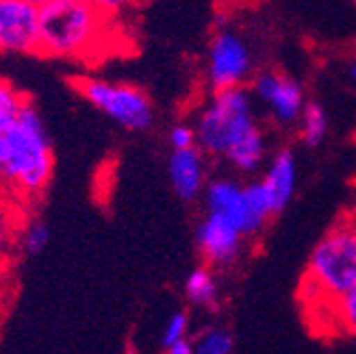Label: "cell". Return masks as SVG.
I'll list each match as a JSON object with an SVG mask.
<instances>
[{
    "label": "cell",
    "mask_w": 356,
    "mask_h": 354,
    "mask_svg": "<svg viewBox=\"0 0 356 354\" xmlns=\"http://www.w3.org/2000/svg\"><path fill=\"white\" fill-rule=\"evenodd\" d=\"M207 170L204 156L198 146L174 150L170 156V181L174 191L183 200H193L204 187Z\"/></svg>",
    "instance_id": "obj_12"
},
{
    "label": "cell",
    "mask_w": 356,
    "mask_h": 354,
    "mask_svg": "<svg viewBox=\"0 0 356 354\" xmlns=\"http://www.w3.org/2000/svg\"><path fill=\"white\" fill-rule=\"evenodd\" d=\"M74 90L98 111L122 124L124 129L146 131L152 124V102L148 94L135 85L83 77L74 81Z\"/></svg>",
    "instance_id": "obj_5"
},
{
    "label": "cell",
    "mask_w": 356,
    "mask_h": 354,
    "mask_svg": "<svg viewBox=\"0 0 356 354\" xmlns=\"http://www.w3.org/2000/svg\"><path fill=\"white\" fill-rule=\"evenodd\" d=\"M55 170L50 139L38 107L29 102L7 131L0 133V187L15 198H38Z\"/></svg>",
    "instance_id": "obj_1"
},
{
    "label": "cell",
    "mask_w": 356,
    "mask_h": 354,
    "mask_svg": "<svg viewBox=\"0 0 356 354\" xmlns=\"http://www.w3.org/2000/svg\"><path fill=\"white\" fill-rule=\"evenodd\" d=\"M185 337H189V317H187V313L178 311L168 320L161 344H163V348H170L174 341L185 339Z\"/></svg>",
    "instance_id": "obj_21"
},
{
    "label": "cell",
    "mask_w": 356,
    "mask_h": 354,
    "mask_svg": "<svg viewBox=\"0 0 356 354\" xmlns=\"http://www.w3.org/2000/svg\"><path fill=\"white\" fill-rule=\"evenodd\" d=\"M356 285V218L343 220L317 241L307 263V298L322 307Z\"/></svg>",
    "instance_id": "obj_3"
},
{
    "label": "cell",
    "mask_w": 356,
    "mask_h": 354,
    "mask_svg": "<svg viewBox=\"0 0 356 354\" xmlns=\"http://www.w3.org/2000/svg\"><path fill=\"white\" fill-rule=\"evenodd\" d=\"M350 74H352V79L356 81V63H354V65L350 67Z\"/></svg>",
    "instance_id": "obj_27"
},
{
    "label": "cell",
    "mask_w": 356,
    "mask_h": 354,
    "mask_svg": "<svg viewBox=\"0 0 356 354\" xmlns=\"http://www.w3.org/2000/svg\"><path fill=\"white\" fill-rule=\"evenodd\" d=\"M7 282H9L7 261H5V259H0V298H3V293H5V287H7Z\"/></svg>",
    "instance_id": "obj_25"
},
{
    "label": "cell",
    "mask_w": 356,
    "mask_h": 354,
    "mask_svg": "<svg viewBox=\"0 0 356 354\" xmlns=\"http://www.w3.org/2000/svg\"><path fill=\"white\" fill-rule=\"evenodd\" d=\"M185 296L193 307L216 309L218 305V282L209 268H195L185 280Z\"/></svg>",
    "instance_id": "obj_14"
},
{
    "label": "cell",
    "mask_w": 356,
    "mask_h": 354,
    "mask_svg": "<svg viewBox=\"0 0 356 354\" xmlns=\"http://www.w3.org/2000/svg\"><path fill=\"white\" fill-rule=\"evenodd\" d=\"M298 122H300V137L309 148L322 144L328 133V118H326L324 107H319L317 102L305 104Z\"/></svg>",
    "instance_id": "obj_15"
},
{
    "label": "cell",
    "mask_w": 356,
    "mask_h": 354,
    "mask_svg": "<svg viewBox=\"0 0 356 354\" xmlns=\"http://www.w3.org/2000/svg\"><path fill=\"white\" fill-rule=\"evenodd\" d=\"M267 196H270L274 216L280 214V211L287 207L296 193V185H298V168H296V156L289 148L278 150L270 166L265 170V176L261 179Z\"/></svg>",
    "instance_id": "obj_11"
},
{
    "label": "cell",
    "mask_w": 356,
    "mask_h": 354,
    "mask_svg": "<svg viewBox=\"0 0 356 354\" xmlns=\"http://www.w3.org/2000/svg\"><path fill=\"white\" fill-rule=\"evenodd\" d=\"M265 152H267L265 135H263L261 127H257V129H252L250 133H248L245 137H241L224 156L228 159V163L233 166V168H237L239 172L252 174L265 161Z\"/></svg>",
    "instance_id": "obj_13"
},
{
    "label": "cell",
    "mask_w": 356,
    "mask_h": 354,
    "mask_svg": "<svg viewBox=\"0 0 356 354\" xmlns=\"http://www.w3.org/2000/svg\"><path fill=\"white\" fill-rule=\"evenodd\" d=\"M106 15L94 0H50L40 7L38 55L89 59L106 38Z\"/></svg>",
    "instance_id": "obj_2"
},
{
    "label": "cell",
    "mask_w": 356,
    "mask_h": 354,
    "mask_svg": "<svg viewBox=\"0 0 356 354\" xmlns=\"http://www.w3.org/2000/svg\"><path fill=\"white\" fill-rule=\"evenodd\" d=\"M250 50L241 38H237L233 31H218L213 35L207 61V79L213 92L243 85L250 77Z\"/></svg>",
    "instance_id": "obj_6"
},
{
    "label": "cell",
    "mask_w": 356,
    "mask_h": 354,
    "mask_svg": "<svg viewBox=\"0 0 356 354\" xmlns=\"http://www.w3.org/2000/svg\"><path fill=\"white\" fill-rule=\"evenodd\" d=\"M257 127L252 94L243 85L216 90L195 120V146L207 154L224 156Z\"/></svg>",
    "instance_id": "obj_4"
},
{
    "label": "cell",
    "mask_w": 356,
    "mask_h": 354,
    "mask_svg": "<svg viewBox=\"0 0 356 354\" xmlns=\"http://www.w3.org/2000/svg\"><path fill=\"white\" fill-rule=\"evenodd\" d=\"M170 144L172 150H185L195 146V129L189 124H176L170 131Z\"/></svg>",
    "instance_id": "obj_22"
},
{
    "label": "cell",
    "mask_w": 356,
    "mask_h": 354,
    "mask_svg": "<svg viewBox=\"0 0 356 354\" xmlns=\"http://www.w3.org/2000/svg\"><path fill=\"white\" fill-rule=\"evenodd\" d=\"M17 233H20V228H17L13 211L0 204V259H7L13 246H17Z\"/></svg>",
    "instance_id": "obj_20"
},
{
    "label": "cell",
    "mask_w": 356,
    "mask_h": 354,
    "mask_svg": "<svg viewBox=\"0 0 356 354\" xmlns=\"http://www.w3.org/2000/svg\"><path fill=\"white\" fill-rule=\"evenodd\" d=\"M254 96L265 104L272 118L282 124V127H291L302 115L305 109V90L302 85L282 72H261L252 81Z\"/></svg>",
    "instance_id": "obj_8"
},
{
    "label": "cell",
    "mask_w": 356,
    "mask_h": 354,
    "mask_svg": "<svg viewBox=\"0 0 356 354\" xmlns=\"http://www.w3.org/2000/svg\"><path fill=\"white\" fill-rule=\"evenodd\" d=\"M243 235L226 218L211 214L198 228V250L209 265H228L241 252Z\"/></svg>",
    "instance_id": "obj_10"
},
{
    "label": "cell",
    "mask_w": 356,
    "mask_h": 354,
    "mask_svg": "<svg viewBox=\"0 0 356 354\" xmlns=\"http://www.w3.org/2000/svg\"><path fill=\"white\" fill-rule=\"evenodd\" d=\"M40 7L26 0H0V52L38 55Z\"/></svg>",
    "instance_id": "obj_7"
},
{
    "label": "cell",
    "mask_w": 356,
    "mask_h": 354,
    "mask_svg": "<svg viewBox=\"0 0 356 354\" xmlns=\"http://www.w3.org/2000/svg\"><path fill=\"white\" fill-rule=\"evenodd\" d=\"M235 348V339L226 328L209 326L200 330L198 337L193 339V352L198 354H230Z\"/></svg>",
    "instance_id": "obj_18"
},
{
    "label": "cell",
    "mask_w": 356,
    "mask_h": 354,
    "mask_svg": "<svg viewBox=\"0 0 356 354\" xmlns=\"http://www.w3.org/2000/svg\"><path fill=\"white\" fill-rule=\"evenodd\" d=\"M94 3H96L106 15L113 17V15H118V13H122V11L131 9L133 5H137L139 0H94Z\"/></svg>",
    "instance_id": "obj_23"
},
{
    "label": "cell",
    "mask_w": 356,
    "mask_h": 354,
    "mask_svg": "<svg viewBox=\"0 0 356 354\" xmlns=\"http://www.w3.org/2000/svg\"><path fill=\"white\" fill-rule=\"evenodd\" d=\"M48 228H46V224H42V222H31L22 233H17V248L24 252V255H29V257H33V255H40L44 248L48 246Z\"/></svg>",
    "instance_id": "obj_19"
},
{
    "label": "cell",
    "mask_w": 356,
    "mask_h": 354,
    "mask_svg": "<svg viewBox=\"0 0 356 354\" xmlns=\"http://www.w3.org/2000/svg\"><path fill=\"white\" fill-rule=\"evenodd\" d=\"M207 207L211 214H218L226 218L230 224H235L243 237L257 235L263 228L252 216L250 207H248L243 185L235 181H228V179L213 181L207 187Z\"/></svg>",
    "instance_id": "obj_9"
},
{
    "label": "cell",
    "mask_w": 356,
    "mask_h": 354,
    "mask_svg": "<svg viewBox=\"0 0 356 354\" xmlns=\"http://www.w3.org/2000/svg\"><path fill=\"white\" fill-rule=\"evenodd\" d=\"M26 3L35 5V7H44L46 3H50V0H26Z\"/></svg>",
    "instance_id": "obj_26"
},
{
    "label": "cell",
    "mask_w": 356,
    "mask_h": 354,
    "mask_svg": "<svg viewBox=\"0 0 356 354\" xmlns=\"http://www.w3.org/2000/svg\"><path fill=\"white\" fill-rule=\"evenodd\" d=\"M0 317H3V305H0Z\"/></svg>",
    "instance_id": "obj_28"
},
{
    "label": "cell",
    "mask_w": 356,
    "mask_h": 354,
    "mask_svg": "<svg viewBox=\"0 0 356 354\" xmlns=\"http://www.w3.org/2000/svg\"><path fill=\"white\" fill-rule=\"evenodd\" d=\"M322 307L330 309V317L337 328L348 335H356V285L328 300Z\"/></svg>",
    "instance_id": "obj_16"
},
{
    "label": "cell",
    "mask_w": 356,
    "mask_h": 354,
    "mask_svg": "<svg viewBox=\"0 0 356 354\" xmlns=\"http://www.w3.org/2000/svg\"><path fill=\"white\" fill-rule=\"evenodd\" d=\"M170 354H193V341L189 339V337H185V339H178V341H174L170 348H165Z\"/></svg>",
    "instance_id": "obj_24"
},
{
    "label": "cell",
    "mask_w": 356,
    "mask_h": 354,
    "mask_svg": "<svg viewBox=\"0 0 356 354\" xmlns=\"http://www.w3.org/2000/svg\"><path fill=\"white\" fill-rule=\"evenodd\" d=\"M29 96L20 92L13 83L0 79V133L7 131L11 124L22 113Z\"/></svg>",
    "instance_id": "obj_17"
}]
</instances>
